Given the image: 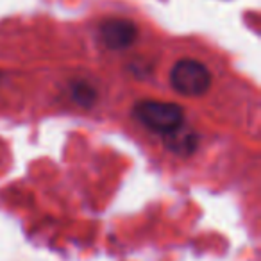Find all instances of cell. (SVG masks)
<instances>
[{
  "label": "cell",
  "mask_w": 261,
  "mask_h": 261,
  "mask_svg": "<svg viewBox=\"0 0 261 261\" xmlns=\"http://www.w3.org/2000/svg\"><path fill=\"white\" fill-rule=\"evenodd\" d=\"M138 29L130 20L125 18H109L100 23L98 36L102 43L111 50H123L135 43Z\"/></svg>",
  "instance_id": "3957f363"
},
{
  "label": "cell",
  "mask_w": 261,
  "mask_h": 261,
  "mask_svg": "<svg viewBox=\"0 0 261 261\" xmlns=\"http://www.w3.org/2000/svg\"><path fill=\"white\" fill-rule=\"evenodd\" d=\"M135 116L147 129L165 136L181 129L185 122V111L181 106L161 100H140L135 106Z\"/></svg>",
  "instance_id": "6da1fadb"
},
{
  "label": "cell",
  "mask_w": 261,
  "mask_h": 261,
  "mask_svg": "<svg viewBox=\"0 0 261 261\" xmlns=\"http://www.w3.org/2000/svg\"><path fill=\"white\" fill-rule=\"evenodd\" d=\"M170 84L185 97H200L211 86V73L195 59H181L170 72Z\"/></svg>",
  "instance_id": "7a4b0ae2"
},
{
  "label": "cell",
  "mask_w": 261,
  "mask_h": 261,
  "mask_svg": "<svg viewBox=\"0 0 261 261\" xmlns=\"http://www.w3.org/2000/svg\"><path fill=\"white\" fill-rule=\"evenodd\" d=\"M72 95L79 104L83 106H91L93 104V98H95V91L91 90L88 84L84 83H75L72 86Z\"/></svg>",
  "instance_id": "277c9868"
}]
</instances>
